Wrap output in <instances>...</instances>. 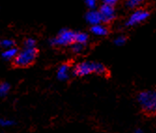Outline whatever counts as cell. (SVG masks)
Here are the masks:
<instances>
[{
  "mask_svg": "<svg viewBox=\"0 0 156 133\" xmlns=\"http://www.w3.org/2000/svg\"><path fill=\"white\" fill-rule=\"evenodd\" d=\"M107 71L106 67L98 62L92 61H83L76 65L73 73L75 76L84 77L90 75L91 73H97V74H105Z\"/></svg>",
  "mask_w": 156,
  "mask_h": 133,
  "instance_id": "6da1fadb",
  "label": "cell"
},
{
  "mask_svg": "<svg viewBox=\"0 0 156 133\" xmlns=\"http://www.w3.org/2000/svg\"><path fill=\"white\" fill-rule=\"evenodd\" d=\"M140 107L147 113H153L156 111V92L153 90L142 91L137 96Z\"/></svg>",
  "mask_w": 156,
  "mask_h": 133,
  "instance_id": "7a4b0ae2",
  "label": "cell"
},
{
  "mask_svg": "<svg viewBox=\"0 0 156 133\" xmlns=\"http://www.w3.org/2000/svg\"><path fill=\"white\" fill-rule=\"evenodd\" d=\"M37 48H24L18 52L16 57L14 58V64L17 67L24 68L31 65L37 57Z\"/></svg>",
  "mask_w": 156,
  "mask_h": 133,
  "instance_id": "3957f363",
  "label": "cell"
},
{
  "mask_svg": "<svg viewBox=\"0 0 156 133\" xmlns=\"http://www.w3.org/2000/svg\"><path fill=\"white\" fill-rule=\"evenodd\" d=\"M75 32L69 30V29H62L58 33L57 37H55L50 40L51 45L52 46H67L74 43Z\"/></svg>",
  "mask_w": 156,
  "mask_h": 133,
  "instance_id": "277c9868",
  "label": "cell"
},
{
  "mask_svg": "<svg viewBox=\"0 0 156 133\" xmlns=\"http://www.w3.org/2000/svg\"><path fill=\"white\" fill-rule=\"evenodd\" d=\"M150 16V13L147 10L144 9H136V11L131 14V16L128 18L127 22L125 23L126 26H135L140 23L144 22L148 17Z\"/></svg>",
  "mask_w": 156,
  "mask_h": 133,
  "instance_id": "5b68a950",
  "label": "cell"
},
{
  "mask_svg": "<svg viewBox=\"0 0 156 133\" xmlns=\"http://www.w3.org/2000/svg\"><path fill=\"white\" fill-rule=\"evenodd\" d=\"M99 14L101 16V20L104 23H109L112 22L116 17V12L115 9L111 6H108V5H102L99 9Z\"/></svg>",
  "mask_w": 156,
  "mask_h": 133,
  "instance_id": "8992f818",
  "label": "cell"
},
{
  "mask_svg": "<svg viewBox=\"0 0 156 133\" xmlns=\"http://www.w3.org/2000/svg\"><path fill=\"white\" fill-rule=\"evenodd\" d=\"M85 19H86V21L91 25H94V24H98L102 23L101 16H100V14H99V11L95 10V9L89 10L86 13V15H85Z\"/></svg>",
  "mask_w": 156,
  "mask_h": 133,
  "instance_id": "52a82bcc",
  "label": "cell"
},
{
  "mask_svg": "<svg viewBox=\"0 0 156 133\" xmlns=\"http://www.w3.org/2000/svg\"><path fill=\"white\" fill-rule=\"evenodd\" d=\"M70 77V68L66 64H63L57 70V78L60 81H66Z\"/></svg>",
  "mask_w": 156,
  "mask_h": 133,
  "instance_id": "ba28073f",
  "label": "cell"
},
{
  "mask_svg": "<svg viewBox=\"0 0 156 133\" xmlns=\"http://www.w3.org/2000/svg\"><path fill=\"white\" fill-rule=\"evenodd\" d=\"M91 32L95 35V36H100V37H104L107 36L108 33V29L102 24H94L91 26Z\"/></svg>",
  "mask_w": 156,
  "mask_h": 133,
  "instance_id": "9c48e42d",
  "label": "cell"
},
{
  "mask_svg": "<svg viewBox=\"0 0 156 133\" xmlns=\"http://www.w3.org/2000/svg\"><path fill=\"white\" fill-rule=\"evenodd\" d=\"M19 50L15 47H12V48H9V49H5L4 52L2 53L1 56L3 59L5 60H14V58L16 57L17 54H18Z\"/></svg>",
  "mask_w": 156,
  "mask_h": 133,
  "instance_id": "30bf717a",
  "label": "cell"
},
{
  "mask_svg": "<svg viewBox=\"0 0 156 133\" xmlns=\"http://www.w3.org/2000/svg\"><path fill=\"white\" fill-rule=\"evenodd\" d=\"M88 41V35L84 32H75V39H74V42L76 43H80V44H83L85 45L86 42Z\"/></svg>",
  "mask_w": 156,
  "mask_h": 133,
  "instance_id": "8fae6325",
  "label": "cell"
},
{
  "mask_svg": "<svg viewBox=\"0 0 156 133\" xmlns=\"http://www.w3.org/2000/svg\"><path fill=\"white\" fill-rule=\"evenodd\" d=\"M10 91V85L8 83H0V96L6 97Z\"/></svg>",
  "mask_w": 156,
  "mask_h": 133,
  "instance_id": "7c38bea8",
  "label": "cell"
},
{
  "mask_svg": "<svg viewBox=\"0 0 156 133\" xmlns=\"http://www.w3.org/2000/svg\"><path fill=\"white\" fill-rule=\"evenodd\" d=\"M15 45V42L14 40L10 39H4L0 41V46L4 49H9V48H12Z\"/></svg>",
  "mask_w": 156,
  "mask_h": 133,
  "instance_id": "4fadbf2b",
  "label": "cell"
},
{
  "mask_svg": "<svg viewBox=\"0 0 156 133\" xmlns=\"http://www.w3.org/2000/svg\"><path fill=\"white\" fill-rule=\"evenodd\" d=\"M84 46L85 45H83V44H80V43L74 42V43L71 44V50L75 54H80L84 50Z\"/></svg>",
  "mask_w": 156,
  "mask_h": 133,
  "instance_id": "5bb4252c",
  "label": "cell"
},
{
  "mask_svg": "<svg viewBox=\"0 0 156 133\" xmlns=\"http://www.w3.org/2000/svg\"><path fill=\"white\" fill-rule=\"evenodd\" d=\"M15 125V122L10 119H5V118H0V127H9Z\"/></svg>",
  "mask_w": 156,
  "mask_h": 133,
  "instance_id": "9a60e30c",
  "label": "cell"
},
{
  "mask_svg": "<svg viewBox=\"0 0 156 133\" xmlns=\"http://www.w3.org/2000/svg\"><path fill=\"white\" fill-rule=\"evenodd\" d=\"M144 0H127L126 1V5L130 9H134L138 7L141 3H142Z\"/></svg>",
  "mask_w": 156,
  "mask_h": 133,
  "instance_id": "2e32d148",
  "label": "cell"
},
{
  "mask_svg": "<svg viewBox=\"0 0 156 133\" xmlns=\"http://www.w3.org/2000/svg\"><path fill=\"white\" fill-rule=\"evenodd\" d=\"M24 48H36V40L32 38H28L23 43Z\"/></svg>",
  "mask_w": 156,
  "mask_h": 133,
  "instance_id": "e0dca14e",
  "label": "cell"
},
{
  "mask_svg": "<svg viewBox=\"0 0 156 133\" xmlns=\"http://www.w3.org/2000/svg\"><path fill=\"white\" fill-rule=\"evenodd\" d=\"M125 42H126V38L124 36H118L114 39V43L118 46H122L123 44H125Z\"/></svg>",
  "mask_w": 156,
  "mask_h": 133,
  "instance_id": "ac0fdd59",
  "label": "cell"
},
{
  "mask_svg": "<svg viewBox=\"0 0 156 133\" xmlns=\"http://www.w3.org/2000/svg\"><path fill=\"white\" fill-rule=\"evenodd\" d=\"M84 2L90 9H94L97 4V0H84Z\"/></svg>",
  "mask_w": 156,
  "mask_h": 133,
  "instance_id": "d6986e66",
  "label": "cell"
},
{
  "mask_svg": "<svg viewBox=\"0 0 156 133\" xmlns=\"http://www.w3.org/2000/svg\"><path fill=\"white\" fill-rule=\"evenodd\" d=\"M102 2L104 5H108V6H111V7H114L117 2H118V0H102Z\"/></svg>",
  "mask_w": 156,
  "mask_h": 133,
  "instance_id": "ffe728a7",
  "label": "cell"
},
{
  "mask_svg": "<svg viewBox=\"0 0 156 133\" xmlns=\"http://www.w3.org/2000/svg\"><path fill=\"white\" fill-rule=\"evenodd\" d=\"M135 133H144L143 129H141V128H136L135 130Z\"/></svg>",
  "mask_w": 156,
  "mask_h": 133,
  "instance_id": "44dd1931",
  "label": "cell"
}]
</instances>
